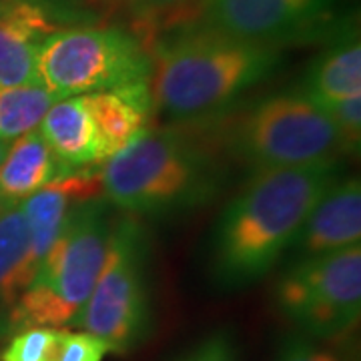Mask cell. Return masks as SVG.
Returning a JSON list of instances; mask_svg holds the SVG:
<instances>
[{
	"mask_svg": "<svg viewBox=\"0 0 361 361\" xmlns=\"http://www.w3.org/2000/svg\"><path fill=\"white\" fill-rule=\"evenodd\" d=\"M337 179V159L255 171L215 225L211 237L213 283L229 291L263 279L293 247L313 207Z\"/></svg>",
	"mask_w": 361,
	"mask_h": 361,
	"instance_id": "6da1fadb",
	"label": "cell"
},
{
	"mask_svg": "<svg viewBox=\"0 0 361 361\" xmlns=\"http://www.w3.org/2000/svg\"><path fill=\"white\" fill-rule=\"evenodd\" d=\"M153 49V106L179 121L227 109L281 63L277 47L233 39L203 25L171 32Z\"/></svg>",
	"mask_w": 361,
	"mask_h": 361,
	"instance_id": "7a4b0ae2",
	"label": "cell"
},
{
	"mask_svg": "<svg viewBox=\"0 0 361 361\" xmlns=\"http://www.w3.org/2000/svg\"><path fill=\"white\" fill-rule=\"evenodd\" d=\"M104 199L135 215H177L219 193L223 173L213 157L177 130H142L104 163Z\"/></svg>",
	"mask_w": 361,
	"mask_h": 361,
	"instance_id": "3957f363",
	"label": "cell"
},
{
	"mask_svg": "<svg viewBox=\"0 0 361 361\" xmlns=\"http://www.w3.org/2000/svg\"><path fill=\"white\" fill-rule=\"evenodd\" d=\"M115 221L106 199L90 197L73 203L49 255L13 303L14 331L73 325L103 269Z\"/></svg>",
	"mask_w": 361,
	"mask_h": 361,
	"instance_id": "277c9868",
	"label": "cell"
},
{
	"mask_svg": "<svg viewBox=\"0 0 361 361\" xmlns=\"http://www.w3.org/2000/svg\"><path fill=\"white\" fill-rule=\"evenodd\" d=\"M147 261L149 241L145 227L130 217L116 219L103 269L73 325L103 339L116 353L139 348L153 325Z\"/></svg>",
	"mask_w": 361,
	"mask_h": 361,
	"instance_id": "5b68a950",
	"label": "cell"
},
{
	"mask_svg": "<svg viewBox=\"0 0 361 361\" xmlns=\"http://www.w3.org/2000/svg\"><path fill=\"white\" fill-rule=\"evenodd\" d=\"M39 82L59 101L66 97L151 82L153 59L123 28H59L40 44Z\"/></svg>",
	"mask_w": 361,
	"mask_h": 361,
	"instance_id": "8992f818",
	"label": "cell"
},
{
	"mask_svg": "<svg viewBox=\"0 0 361 361\" xmlns=\"http://www.w3.org/2000/svg\"><path fill=\"white\" fill-rule=\"evenodd\" d=\"M239 157L257 171L303 167L334 161L343 153L331 115L303 90L279 92L259 101L233 137Z\"/></svg>",
	"mask_w": 361,
	"mask_h": 361,
	"instance_id": "52a82bcc",
	"label": "cell"
},
{
	"mask_svg": "<svg viewBox=\"0 0 361 361\" xmlns=\"http://www.w3.org/2000/svg\"><path fill=\"white\" fill-rule=\"evenodd\" d=\"M275 305L303 336L334 341L349 334L361 311V247L297 259L277 281Z\"/></svg>",
	"mask_w": 361,
	"mask_h": 361,
	"instance_id": "ba28073f",
	"label": "cell"
},
{
	"mask_svg": "<svg viewBox=\"0 0 361 361\" xmlns=\"http://www.w3.org/2000/svg\"><path fill=\"white\" fill-rule=\"evenodd\" d=\"M334 0H203L201 20L233 39L277 47L305 35L329 13Z\"/></svg>",
	"mask_w": 361,
	"mask_h": 361,
	"instance_id": "9c48e42d",
	"label": "cell"
},
{
	"mask_svg": "<svg viewBox=\"0 0 361 361\" xmlns=\"http://www.w3.org/2000/svg\"><path fill=\"white\" fill-rule=\"evenodd\" d=\"M361 241V185L357 177L337 179L313 207L293 241L297 259L343 251Z\"/></svg>",
	"mask_w": 361,
	"mask_h": 361,
	"instance_id": "30bf717a",
	"label": "cell"
},
{
	"mask_svg": "<svg viewBox=\"0 0 361 361\" xmlns=\"http://www.w3.org/2000/svg\"><path fill=\"white\" fill-rule=\"evenodd\" d=\"M59 30L47 8L18 0L0 11V87L40 85L37 56L40 44Z\"/></svg>",
	"mask_w": 361,
	"mask_h": 361,
	"instance_id": "8fae6325",
	"label": "cell"
},
{
	"mask_svg": "<svg viewBox=\"0 0 361 361\" xmlns=\"http://www.w3.org/2000/svg\"><path fill=\"white\" fill-rule=\"evenodd\" d=\"M89 106L101 161H109L127 149L142 130H147L149 116L155 111L151 97V82H135L118 89L85 94Z\"/></svg>",
	"mask_w": 361,
	"mask_h": 361,
	"instance_id": "7c38bea8",
	"label": "cell"
},
{
	"mask_svg": "<svg viewBox=\"0 0 361 361\" xmlns=\"http://www.w3.org/2000/svg\"><path fill=\"white\" fill-rule=\"evenodd\" d=\"M39 130L52 155L68 173L101 163L97 130L85 94L56 101L42 118Z\"/></svg>",
	"mask_w": 361,
	"mask_h": 361,
	"instance_id": "4fadbf2b",
	"label": "cell"
},
{
	"mask_svg": "<svg viewBox=\"0 0 361 361\" xmlns=\"http://www.w3.org/2000/svg\"><path fill=\"white\" fill-rule=\"evenodd\" d=\"M65 175L71 173L52 155L40 130H30L11 142L0 163V203H20Z\"/></svg>",
	"mask_w": 361,
	"mask_h": 361,
	"instance_id": "5bb4252c",
	"label": "cell"
},
{
	"mask_svg": "<svg viewBox=\"0 0 361 361\" xmlns=\"http://www.w3.org/2000/svg\"><path fill=\"white\" fill-rule=\"evenodd\" d=\"M303 92L327 109L351 97H361V44L357 37L334 42L311 65Z\"/></svg>",
	"mask_w": 361,
	"mask_h": 361,
	"instance_id": "9a60e30c",
	"label": "cell"
},
{
	"mask_svg": "<svg viewBox=\"0 0 361 361\" xmlns=\"http://www.w3.org/2000/svg\"><path fill=\"white\" fill-rule=\"evenodd\" d=\"M35 271L30 265V233L20 203L0 207V307L13 305Z\"/></svg>",
	"mask_w": 361,
	"mask_h": 361,
	"instance_id": "2e32d148",
	"label": "cell"
},
{
	"mask_svg": "<svg viewBox=\"0 0 361 361\" xmlns=\"http://www.w3.org/2000/svg\"><path fill=\"white\" fill-rule=\"evenodd\" d=\"M59 99L42 85L0 87V141L11 142L39 129Z\"/></svg>",
	"mask_w": 361,
	"mask_h": 361,
	"instance_id": "e0dca14e",
	"label": "cell"
},
{
	"mask_svg": "<svg viewBox=\"0 0 361 361\" xmlns=\"http://www.w3.org/2000/svg\"><path fill=\"white\" fill-rule=\"evenodd\" d=\"M135 14L141 32L159 35L163 28L171 32L193 26L201 18L203 0H123Z\"/></svg>",
	"mask_w": 361,
	"mask_h": 361,
	"instance_id": "ac0fdd59",
	"label": "cell"
},
{
	"mask_svg": "<svg viewBox=\"0 0 361 361\" xmlns=\"http://www.w3.org/2000/svg\"><path fill=\"white\" fill-rule=\"evenodd\" d=\"M65 334L59 327L20 329L0 351V361H54Z\"/></svg>",
	"mask_w": 361,
	"mask_h": 361,
	"instance_id": "d6986e66",
	"label": "cell"
},
{
	"mask_svg": "<svg viewBox=\"0 0 361 361\" xmlns=\"http://www.w3.org/2000/svg\"><path fill=\"white\" fill-rule=\"evenodd\" d=\"M273 361H351L341 351L334 345L331 341H322L315 337L303 336L299 331H289L285 334L277 349H275V360Z\"/></svg>",
	"mask_w": 361,
	"mask_h": 361,
	"instance_id": "ffe728a7",
	"label": "cell"
},
{
	"mask_svg": "<svg viewBox=\"0 0 361 361\" xmlns=\"http://www.w3.org/2000/svg\"><path fill=\"white\" fill-rule=\"evenodd\" d=\"M325 111L331 115L337 130L341 135L343 151L345 153L357 151L361 137V97H351L345 101H339V103L327 106Z\"/></svg>",
	"mask_w": 361,
	"mask_h": 361,
	"instance_id": "44dd1931",
	"label": "cell"
},
{
	"mask_svg": "<svg viewBox=\"0 0 361 361\" xmlns=\"http://www.w3.org/2000/svg\"><path fill=\"white\" fill-rule=\"evenodd\" d=\"M175 361H239V351L231 334L221 329L201 339Z\"/></svg>",
	"mask_w": 361,
	"mask_h": 361,
	"instance_id": "7402d4cb",
	"label": "cell"
},
{
	"mask_svg": "<svg viewBox=\"0 0 361 361\" xmlns=\"http://www.w3.org/2000/svg\"><path fill=\"white\" fill-rule=\"evenodd\" d=\"M109 351L111 349L103 339L90 336L87 331H66L54 361H103Z\"/></svg>",
	"mask_w": 361,
	"mask_h": 361,
	"instance_id": "603a6c76",
	"label": "cell"
},
{
	"mask_svg": "<svg viewBox=\"0 0 361 361\" xmlns=\"http://www.w3.org/2000/svg\"><path fill=\"white\" fill-rule=\"evenodd\" d=\"M8 142H4V141H0V163L4 161V157H6V151H8Z\"/></svg>",
	"mask_w": 361,
	"mask_h": 361,
	"instance_id": "cb8c5ba5",
	"label": "cell"
},
{
	"mask_svg": "<svg viewBox=\"0 0 361 361\" xmlns=\"http://www.w3.org/2000/svg\"><path fill=\"white\" fill-rule=\"evenodd\" d=\"M14 2H18V0H0V11H2V8H6V6H11V4H14Z\"/></svg>",
	"mask_w": 361,
	"mask_h": 361,
	"instance_id": "d4e9b609",
	"label": "cell"
},
{
	"mask_svg": "<svg viewBox=\"0 0 361 361\" xmlns=\"http://www.w3.org/2000/svg\"><path fill=\"white\" fill-rule=\"evenodd\" d=\"M0 207H2V203H0Z\"/></svg>",
	"mask_w": 361,
	"mask_h": 361,
	"instance_id": "484cf974",
	"label": "cell"
}]
</instances>
